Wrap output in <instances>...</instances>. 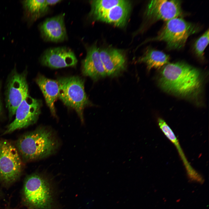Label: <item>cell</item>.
<instances>
[{
    "mask_svg": "<svg viewBox=\"0 0 209 209\" xmlns=\"http://www.w3.org/2000/svg\"><path fill=\"white\" fill-rule=\"evenodd\" d=\"M158 83L168 93L195 99L202 91L203 76L200 71L183 62L168 63L160 72Z\"/></svg>",
    "mask_w": 209,
    "mask_h": 209,
    "instance_id": "1",
    "label": "cell"
},
{
    "mask_svg": "<svg viewBox=\"0 0 209 209\" xmlns=\"http://www.w3.org/2000/svg\"><path fill=\"white\" fill-rule=\"evenodd\" d=\"M59 145L53 131L41 127L22 135L17 141L16 147L23 161L28 162L49 156L56 151Z\"/></svg>",
    "mask_w": 209,
    "mask_h": 209,
    "instance_id": "2",
    "label": "cell"
},
{
    "mask_svg": "<svg viewBox=\"0 0 209 209\" xmlns=\"http://www.w3.org/2000/svg\"><path fill=\"white\" fill-rule=\"evenodd\" d=\"M64 15H60L46 19L39 26L42 37L53 42L63 41L66 38Z\"/></svg>",
    "mask_w": 209,
    "mask_h": 209,
    "instance_id": "11",
    "label": "cell"
},
{
    "mask_svg": "<svg viewBox=\"0 0 209 209\" xmlns=\"http://www.w3.org/2000/svg\"><path fill=\"white\" fill-rule=\"evenodd\" d=\"M129 1L122 0L118 4L113 7L96 19L122 27L126 23L131 10Z\"/></svg>",
    "mask_w": 209,
    "mask_h": 209,
    "instance_id": "15",
    "label": "cell"
},
{
    "mask_svg": "<svg viewBox=\"0 0 209 209\" xmlns=\"http://www.w3.org/2000/svg\"><path fill=\"white\" fill-rule=\"evenodd\" d=\"M42 64L53 68L73 66L77 62L72 51L66 47L51 48L45 51L40 58Z\"/></svg>",
    "mask_w": 209,
    "mask_h": 209,
    "instance_id": "10",
    "label": "cell"
},
{
    "mask_svg": "<svg viewBox=\"0 0 209 209\" xmlns=\"http://www.w3.org/2000/svg\"><path fill=\"white\" fill-rule=\"evenodd\" d=\"M57 81L58 98L65 105L75 111L83 122L84 109L90 103L85 91L84 80L72 76L60 78Z\"/></svg>",
    "mask_w": 209,
    "mask_h": 209,
    "instance_id": "4",
    "label": "cell"
},
{
    "mask_svg": "<svg viewBox=\"0 0 209 209\" xmlns=\"http://www.w3.org/2000/svg\"><path fill=\"white\" fill-rule=\"evenodd\" d=\"M209 43V30L208 29L195 41L193 46L196 56L200 59L204 58V51Z\"/></svg>",
    "mask_w": 209,
    "mask_h": 209,
    "instance_id": "20",
    "label": "cell"
},
{
    "mask_svg": "<svg viewBox=\"0 0 209 209\" xmlns=\"http://www.w3.org/2000/svg\"><path fill=\"white\" fill-rule=\"evenodd\" d=\"M23 9L22 19L30 26L48 8L46 0H24L21 1Z\"/></svg>",
    "mask_w": 209,
    "mask_h": 209,
    "instance_id": "17",
    "label": "cell"
},
{
    "mask_svg": "<svg viewBox=\"0 0 209 209\" xmlns=\"http://www.w3.org/2000/svg\"><path fill=\"white\" fill-rule=\"evenodd\" d=\"M169 56L163 52L148 48L144 55L138 60L146 64L148 71L153 68L159 69L168 63Z\"/></svg>",
    "mask_w": 209,
    "mask_h": 209,
    "instance_id": "18",
    "label": "cell"
},
{
    "mask_svg": "<svg viewBox=\"0 0 209 209\" xmlns=\"http://www.w3.org/2000/svg\"><path fill=\"white\" fill-rule=\"evenodd\" d=\"M182 13L181 1L179 0H152L148 3L145 15L153 21H167L178 17Z\"/></svg>",
    "mask_w": 209,
    "mask_h": 209,
    "instance_id": "9",
    "label": "cell"
},
{
    "mask_svg": "<svg viewBox=\"0 0 209 209\" xmlns=\"http://www.w3.org/2000/svg\"><path fill=\"white\" fill-rule=\"evenodd\" d=\"M35 81L41 90L51 114L56 116L55 102L59 97V87L57 81L39 75Z\"/></svg>",
    "mask_w": 209,
    "mask_h": 209,
    "instance_id": "16",
    "label": "cell"
},
{
    "mask_svg": "<svg viewBox=\"0 0 209 209\" xmlns=\"http://www.w3.org/2000/svg\"><path fill=\"white\" fill-rule=\"evenodd\" d=\"M122 0H93L91 2L90 15L96 19Z\"/></svg>",
    "mask_w": 209,
    "mask_h": 209,
    "instance_id": "19",
    "label": "cell"
},
{
    "mask_svg": "<svg viewBox=\"0 0 209 209\" xmlns=\"http://www.w3.org/2000/svg\"><path fill=\"white\" fill-rule=\"evenodd\" d=\"M51 183L43 174L36 173L28 176L23 192L26 204L33 209H52L53 191Z\"/></svg>",
    "mask_w": 209,
    "mask_h": 209,
    "instance_id": "3",
    "label": "cell"
},
{
    "mask_svg": "<svg viewBox=\"0 0 209 209\" xmlns=\"http://www.w3.org/2000/svg\"><path fill=\"white\" fill-rule=\"evenodd\" d=\"M199 30L195 24L181 18H175L166 21L158 35L150 40L164 41L169 50L179 49L184 46L190 35Z\"/></svg>",
    "mask_w": 209,
    "mask_h": 209,
    "instance_id": "5",
    "label": "cell"
},
{
    "mask_svg": "<svg viewBox=\"0 0 209 209\" xmlns=\"http://www.w3.org/2000/svg\"><path fill=\"white\" fill-rule=\"evenodd\" d=\"M99 52L107 75L116 76L125 70V58L120 51L115 48H105L99 50Z\"/></svg>",
    "mask_w": 209,
    "mask_h": 209,
    "instance_id": "12",
    "label": "cell"
},
{
    "mask_svg": "<svg viewBox=\"0 0 209 209\" xmlns=\"http://www.w3.org/2000/svg\"><path fill=\"white\" fill-rule=\"evenodd\" d=\"M27 71H17L15 67L7 79L5 91L6 106L10 118L15 115L19 104L28 94Z\"/></svg>",
    "mask_w": 209,
    "mask_h": 209,
    "instance_id": "7",
    "label": "cell"
},
{
    "mask_svg": "<svg viewBox=\"0 0 209 209\" xmlns=\"http://www.w3.org/2000/svg\"><path fill=\"white\" fill-rule=\"evenodd\" d=\"M82 72L84 75L95 81L107 75L101 61L99 49L96 46L88 49L87 56L82 62Z\"/></svg>",
    "mask_w": 209,
    "mask_h": 209,
    "instance_id": "13",
    "label": "cell"
},
{
    "mask_svg": "<svg viewBox=\"0 0 209 209\" xmlns=\"http://www.w3.org/2000/svg\"><path fill=\"white\" fill-rule=\"evenodd\" d=\"M61 0H46V3L48 5H51L55 4L61 1Z\"/></svg>",
    "mask_w": 209,
    "mask_h": 209,
    "instance_id": "21",
    "label": "cell"
},
{
    "mask_svg": "<svg viewBox=\"0 0 209 209\" xmlns=\"http://www.w3.org/2000/svg\"><path fill=\"white\" fill-rule=\"evenodd\" d=\"M42 106L41 100L28 95L17 108L15 119L8 125L3 134L26 128L35 124L40 113Z\"/></svg>",
    "mask_w": 209,
    "mask_h": 209,
    "instance_id": "8",
    "label": "cell"
},
{
    "mask_svg": "<svg viewBox=\"0 0 209 209\" xmlns=\"http://www.w3.org/2000/svg\"><path fill=\"white\" fill-rule=\"evenodd\" d=\"M158 121L159 126L161 130L176 147L183 163L189 179L191 181L200 184L203 183L204 182L203 178L192 167L188 161L178 140L170 127L161 118H158Z\"/></svg>",
    "mask_w": 209,
    "mask_h": 209,
    "instance_id": "14",
    "label": "cell"
},
{
    "mask_svg": "<svg viewBox=\"0 0 209 209\" xmlns=\"http://www.w3.org/2000/svg\"><path fill=\"white\" fill-rule=\"evenodd\" d=\"M22 170L21 157L16 147L6 140L0 141V181L6 185L16 181Z\"/></svg>",
    "mask_w": 209,
    "mask_h": 209,
    "instance_id": "6",
    "label": "cell"
},
{
    "mask_svg": "<svg viewBox=\"0 0 209 209\" xmlns=\"http://www.w3.org/2000/svg\"><path fill=\"white\" fill-rule=\"evenodd\" d=\"M2 103H1V99L0 94V114L1 113L2 111Z\"/></svg>",
    "mask_w": 209,
    "mask_h": 209,
    "instance_id": "22",
    "label": "cell"
}]
</instances>
